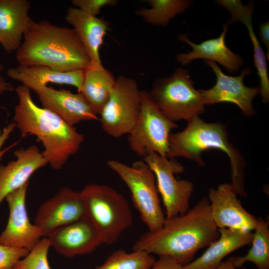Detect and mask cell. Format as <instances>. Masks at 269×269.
I'll list each match as a JSON object with an SVG mask.
<instances>
[{
  "label": "cell",
  "instance_id": "7a4b0ae2",
  "mask_svg": "<svg viewBox=\"0 0 269 269\" xmlns=\"http://www.w3.org/2000/svg\"><path fill=\"white\" fill-rule=\"evenodd\" d=\"M15 58L20 65L45 66L59 72L84 70L91 62L73 28L47 20L30 21Z\"/></svg>",
  "mask_w": 269,
  "mask_h": 269
},
{
  "label": "cell",
  "instance_id": "f546056e",
  "mask_svg": "<svg viewBox=\"0 0 269 269\" xmlns=\"http://www.w3.org/2000/svg\"><path fill=\"white\" fill-rule=\"evenodd\" d=\"M72 4L91 15L96 16L100 12L102 7L109 5L115 6L118 4L117 0H73Z\"/></svg>",
  "mask_w": 269,
  "mask_h": 269
},
{
  "label": "cell",
  "instance_id": "83f0119b",
  "mask_svg": "<svg viewBox=\"0 0 269 269\" xmlns=\"http://www.w3.org/2000/svg\"><path fill=\"white\" fill-rule=\"evenodd\" d=\"M50 246L48 238L42 237L27 256L14 265L12 269H50L47 259Z\"/></svg>",
  "mask_w": 269,
  "mask_h": 269
},
{
  "label": "cell",
  "instance_id": "4316f807",
  "mask_svg": "<svg viewBox=\"0 0 269 269\" xmlns=\"http://www.w3.org/2000/svg\"><path fill=\"white\" fill-rule=\"evenodd\" d=\"M155 261L153 255L146 251H133L128 253L119 249L95 269H150Z\"/></svg>",
  "mask_w": 269,
  "mask_h": 269
},
{
  "label": "cell",
  "instance_id": "4fadbf2b",
  "mask_svg": "<svg viewBox=\"0 0 269 269\" xmlns=\"http://www.w3.org/2000/svg\"><path fill=\"white\" fill-rule=\"evenodd\" d=\"M85 215L80 192L64 187L39 207L35 224L43 237H47L54 230L70 224Z\"/></svg>",
  "mask_w": 269,
  "mask_h": 269
},
{
  "label": "cell",
  "instance_id": "4dcf8cb0",
  "mask_svg": "<svg viewBox=\"0 0 269 269\" xmlns=\"http://www.w3.org/2000/svg\"><path fill=\"white\" fill-rule=\"evenodd\" d=\"M150 269H184L183 266L168 257H159L155 260Z\"/></svg>",
  "mask_w": 269,
  "mask_h": 269
},
{
  "label": "cell",
  "instance_id": "d4e9b609",
  "mask_svg": "<svg viewBox=\"0 0 269 269\" xmlns=\"http://www.w3.org/2000/svg\"><path fill=\"white\" fill-rule=\"evenodd\" d=\"M252 246L247 254L233 257V264L241 268L247 262L254 263L257 269H269V222L262 218H257L254 230Z\"/></svg>",
  "mask_w": 269,
  "mask_h": 269
},
{
  "label": "cell",
  "instance_id": "9c48e42d",
  "mask_svg": "<svg viewBox=\"0 0 269 269\" xmlns=\"http://www.w3.org/2000/svg\"><path fill=\"white\" fill-rule=\"evenodd\" d=\"M140 107V90L135 80L119 76L100 114L103 129L115 138L129 134L138 119Z\"/></svg>",
  "mask_w": 269,
  "mask_h": 269
},
{
  "label": "cell",
  "instance_id": "7402d4cb",
  "mask_svg": "<svg viewBox=\"0 0 269 269\" xmlns=\"http://www.w3.org/2000/svg\"><path fill=\"white\" fill-rule=\"evenodd\" d=\"M84 73V70L59 72L45 66L20 65L6 71L9 78L21 82L30 90L47 86L48 83H55L74 86L79 93L82 89Z\"/></svg>",
  "mask_w": 269,
  "mask_h": 269
},
{
  "label": "cell",
  "instance_id": "52a82bcc",
  "mask_svg": "<svg viewBox=\"0 0 269 269\" xmlns=\"http://www.w3.org/2000/svg\"><path fill=\"white\" fill-rule=\"evenodd\" d=\"M128 187L134 207L149 232H154L163 226L165 217L160 205L155 175L143 160L131 166L115 159L106 162Z\"/></svg>",
  "mask_w": 269,
  "mask_h": 269
},
{
  "label": "cell",
  "instance_id": "484cf974",
  "mask_svg": "<svg viewBox=\"0 0 269 269\" xmlns=\"http://www.w3.org/2000/svg\"><path fill=\"white\" fill-rule=\"evenodd\" d=\"M151 8L134 11L144 21L153 25L166 26L177 15L184 12L193 3L190 0H148Z\"/></svg>",
  "mask_w": 269,
  "mask_h": 269
},
{
  "label": "cell",
  "instance_id": "1f68e13d",
  "mask_svg": "<svg viewBox=\"0 0 269 269\" xmlns=\"http://www.w3.org/2000/svg\"><path fill=\"white\" fill-rule=\"evenodd\" d=\"M259 35L262 41L264 43L267 49V58L269 59V21L267 20L260 26Z\"/></svg>",
  "mask_w": 269,
  "mask_h": 269
},
{
  "label": "cell",
  "instance_id": "7c38bea8",
  "mask_svg": "<svg viewBox=\"0 0 269 269\" xmlns=\"http://www.w3.org/2000/svg\"><path fill=\"white\" fill-rule=\"evenodd\" d=\"M28 182L5 197L9 208V218L5 229L0 235V244L31 251L43 237L35 224L30 223L25 206Z\"/></svg>",
  "mask_w": 269,
  "mask_h": 269
},
{
  "label": "cell",
  "instance_id": "8992f818",
  "mask_svg": "<svg viewBox=\"0 0 269 269\" xmlns=\"http://www.w3.org/2000/svg\"><path fill=\"white\" fill-rule=\"evenodd\" d=\"M148 92L159 110L174 123L188 121L205 112L202 95L186 69L179 68L171 76L156 79Z\"/></svg>",
  "mask_w": 269,
  "mask_h": 269
},
{
  "label": "cell",
  "instance_id": "d6a6232c",
  "mask_svg": "<svg viewBox=\"0 0 269 269\" xmlns=\"http://www.w3.org/2000/svg\"><path fill=\"white\" fill-rule=\"evenodd\" d=\"M15 127L14 123H11L6 127L4 128L2 131H0V160L3 154L11 146H9L6 149L0 150L1 147L4 143V141L8 138L9 135L12 132L13 128Z\"/></svg>",
  "mask_w": 269,
  "mask_h": 269
},
{
  "label": "cell",
  "instance_id": "ba28073f",
  "mask_svg": "<svg viewBox=\"0 0 269 269\" xmlns=\"http://www.w3.org/2000/svg\"><path fill=\"white\" fill-rule=\"evenodd\" d=\"M141 107L138 119L128 134L131 149L144 158L155 152L166 157L171 131L178 125L169 120L157 107L148 91L140 90Z\"/></svg>",
  "mask_w": 269,
  "mask_h": 269
},
{
  "label": "cell",
  "instance_id": "30bf717a",
  "mask_svg": "<svg viewBox=\"0 0 269 269\" xmlns=\"http://www.w3.org/2000/svg\"><path fill=\"white\" fill-rule=\"evenodd\" d=\"M142 159L155 175L157 190L165 209L166 219L185 214L189 209L194 186L190 181L177 180L175 177L174 174L183 172V166L155 152Z\"/></svg>",
  "mask_w": 269,
  "mask_h": 269
},
{
  "label": "cell",
  "instance_id": "836d02e7",
  "mask_svg": "<svg viewBox=\"0 0 269 269\" xmlns=\"http://www.w3.org/2000/svg\"><path fill=\"white\" fill-rule=\"evenodd\" d=\"M4 66L0 64V72L3 71ZM13 90L12 85L7 81L5 78L0 76V96H2L6 92Z\"/></svg>",
  "mask_w": 269,
  "mask_h": 269
},
{
  "label": "cell",
  "instance_id": "ffe728a7",
  "mask_svg": "<svg viewBox=\"0 0 269 269\" xmlns=\"http://www.w3.org/2000/svg\"><path fill=\"white\" fill-rule=\"evenodd\" d=\"M65 20L71 25L85 48L91 62L102 63L100 48L110 23L103 17L91 15L74 6L69 7Z\"/></svg>",
  "mask_w": 269,
  "mask_h": 269
},
{
  "label": "cell",
  "instance_id": "5b68a950",
  "mask_svg": "<svg viewBox=\"0 0 269 269\" xmlns=\"http://www.w3.org/2000/svg\"><path fill=\"white\" fill-rule=\"evenodd\" d=\"M85 215L102 244L112 245L133 223L128 200L112 187L91 183L79 191Z\"/></svg>",
  "mask_w": 269,
  "mask_h": 269
},
{
  "label": "cell",
  "instance_id": "44dd1931",
  "mask_svg": "<svg viewBox=\"0 0 269 269\" xmlns=\"http://www.w3.org/2000/svg\"><path fill=\"white\" fill-rule=\"evenodd\" d=\"M219 237L199 258L183 266L184 269H215L232 252L251 243L253 233L231 228L218 229Z\"/></svg>",
  "mask_w": 269,
  "mask_h": 269
},
{
  "label": "cell",
  "instance_id": "e575fe53",
  "mask_svg": "<svg viewBox=\"0 0 269 269\" xmlns=\"http://www.w3.org/2000/svg\"><path fill=\"white\" fill-rule=\"evenodd\" d=\"M233 257L231 256L227 260L222 261L215 269H246L245 268H237L233 264Z\"/></svg>",
  "mask_w": 269,
  "mask_h": 269
},
{
  "label": "cell",
  "instance_id": "8fae6325",
  "mask_svg": "<svg viewBox=\"0 0 269 269\" xmlns=\"http://www.w3.org/2000/svg\"><path fill=\"white\" fill-rule=\"evenodd\" d=\"M204 62L212 69L216 77V84L211 88L199 90L204 105L229 102L237 105L247 116L255 115L253 101L256 96L261 94V89L260 86L253 88L245 85L244 78L251 73L250 69L247 67L240 75L230 76L223 73L216 62Z\"/></svg>",
  "mask_w": 269,
  "mask_h": 269
},
{
  "label": "cell",
  "instance_id": "9a60e30c",
  "mask_svg": "<svg viewBox=\"0 0 269 269\" xmlns=\"http://www.w3.org/2000/svg\"><path fill=\"white\" fill-rule=\"evenodd\" d=\"M47 238L58 253L69 258L91 253L103 244L86 215L54 230Z\"/></svg>",
  "mask_w": 269,
  "mask_h": 269
},
{
  "label": "cell",
  "instance_id": "603a6c76",
  "mask_svg": "<svg viewBox=\"0 0 269 269\" xmlns=\"http://www.w3.org/2000/svg\"><path fill=\"white\" fill-rule=\"evenodd\" d=\"M221 6L229 12L231 17L228 23L241 21L248 30L254 49V59L258 75L259 76L261 86V94L264 103L269 101V79L268 73L267 57L263 51L259 40L255 33L252 25V17L254 9V4L250 2L244 5L241 0H223Z\"/></svg>",
  "mask_w": 269,
  "mask_h": 269
},
{
  "label": "cell",
  "instance_id": "d6986e66",
  "mask_svg": "<svg viewBox=\"0 0 269 269\" xmlns=\"http://www.w3.org/2000/svg\"><path fill=\"white\" fill-rule=\"evenodd\" d=\"M27 0H0V44L8 54L16 51L32 20Z\"/></svg>",
  "mask_w": 269,
  "mask_h": 269
},
{
  "label": "cell",
  "instance_id": "277c9868",
  "mask_svg": "<svg viewBox=\"0 0 269 269\" xmlns=\"http://www.w3.org/2000/svg\"><path fill=\"white\" fill-rule=\"evenodd\" d=\"M187 122L184 130L170 134L166 157L173 159L182 157L204 165L203 151L210 148L221 150L230 159L232 190L237 195L247 197L244 173L246 163L239 150L229 141L226 126L219 123H206L199 116Z\"/></svg>",
  "mask_w": 269,
  "mask_h": 269
},
{
  "label": "cell",
  "instance_id": "f1b7e54d",
  "mask_svg": "<svg viewBox=\"0 0 269 269\" xmlns=\"http://www.w3.org/2000/svg\"><path fill=\"white\" fill-rule=\"evenodd\" d=\"M29 251L5 246L0 244V269H12L14 265L20 259L28 255Z\"/></svg>",
  "mask_w": 269,
  "mask_h": 269
},
{
  "label": "cell",
  "instance_id": "3957f363",
  "mask_svg": "<svg viewBox=\"0 0 269 269\" xmlns=\"http://www.w3.org/2000/svg\"><path fill=\"white\" fill-rule=\"evenodd\" d=\"M14 90L18 102L13 119L21 136H36L43 146L42 154L47 163L55 170L62 169L78 151L84 135L55 113L37 106L26 86L20 85Z\"/></svg>",
  "mask_w": 269,
  "mask_h": 269
},
{
  "label": "cell",
  "instance_id": "2e32d148",
  "mask_svg": "<svg viewBox=\"0 0 269 269\" xmlns=\"http://www.w3.org/2000/svg\"><path fill=\"white\" fill-rule=\"evenodd\" d=\"M32 90L37 95L42 108L55 113L71 126L82 121L99 120L80 93L56 90L47 86Z\"/></svg>",
  "mask_w": 269,
  "mask_h": 269
},
{
  "label": "cell",
  "instance_id": "6da1fadb",
  "mask_svg": "<svg viewBox=\"0 0 269 269\" xmlns=\"http://www.w3.org/2000/svg\"><path fill=\"white\" fill-rule=\"evenodd\" d=\"M219 236L211 217L209 200L204 197L185 214L165 219L158 231L142 235L134 242L133 250L168 257L184 266L193 261L199 250Z\"/></svg>",
  "mask_w": 269,
  "mask_h": 269
},
{
  "label": "cell",
  "instance_id": "e0dca14e",
  "mask_svg": "<svg viewBox=\"0 0 269 269\" xmlns=\"http://www.w3.org/2000/svg\"><path fill=\"white\" fill-rule=\"evenodd\" d=\"M227 22L223 26L220 35L196 44L190 41L187 35L181 34L178 39L188 44L192 50L187 53H179L176 59L182 65L189 64L193 60L203 59L218 62L223 66L229 73L237 72L244 63L243 58L232 51L226 45L225 37L228 27Z\"/></svg>",
  "mask_w": 269,
  "mask_h": 269
},
{
  "label": "cell",
  "instance_id": "5bb4252c",
  "mask_svg": "<svg viewBox=\"0 0 269 269\" xmlns=\"http://www.w3.org/2000/svg\"><path fill=\"white\" fill-rule=\"evenodd\" d=\"M211 215L218 229L231 228L252 231L257 218L242 206L230 184H220L208 193Z\"/></svg>",
  "mask_w": 269,
  "mask_h": 269
},
{
  "label": "cell",
  "instance_id": "ac0fdd59",
  "mask_svg": "<svg viewBox=\"0 0 269 269\" xmlns=\"http://www.w3.org/2000/svg\"><path fill=\"white\" fill-rule=\"evenodd\" d=\"M15 160L0 164V204L7 194L20 188L38 169L48 163L36 145L14 152Z\"/></svg>",
  "mask_w": 269,
  "mask_h": 269
},
{
  "label": "cell",
  "instance_id": "cb8c5ba5",
  "mask_svg": "<svg viewBox=\"0 0 269 269\" xmlns=\"http://www.w3.org/2000/svg\"><path fill=\"white\" fill-rule=\"evenodd\" d=\"M84 71L80 93L94 112L100 115L110 97L116 78L102 63L90 62Z\"/></svg>",
  "mask_w": 269,
  "mask_h": 269
}]
</instances>
